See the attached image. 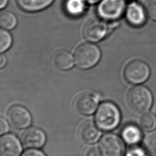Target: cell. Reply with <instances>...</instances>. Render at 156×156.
I'll list each match as a JSON object with an SVG mask.
<instances>
[{
    "mask_svg": "<svg viewBox=\"0 0 156 156\" xmlns=\"http://www.w3.org/2000/svg\"><path fill=\"white\" fill-rule=\"evenodd\" d=\"M6 63V57L4 55H1L0 57V66L2 68Z\"/></svg>",
    "mask_w": 156,
    "mask_h": 156,
    "instance_id": "27",
    "label": "cell"
},
{
    "mask_svg": "<svg viewBox=\"0 0 156 156\" xmlns=\"http://www.w3.org/2000/svg\"><path fill=\"white\" fill-rule=\"evenodd\" d=\"M0 24L2 27L5 29H12L16 24V18L11 12H2L0 15Z\"/></svg>",
    "mask_w": 156,
    "mask_h": 156,
    "instance_id": "19",
    "label": "cell"
},
{
    "mask_svg": "<svg viewBox=\"0 0 156 156\" xmlns=\"http://www.w3.org/2000/svg\"><path fill=\"white\" fill-rule=\"evenodd\" d=\"M9 130V124L6 120L1 118L0 119V133L3 135Z\"/></svg>",
    "mask_w": 156,
    "mask_h": 156,
    "instance_id": "26",
    "label": "cell"
},
{
    "mask_svg": "<svg viewBox=\"0 0 156 156\" xmlns=\"http://www.w3.org/2000/svg\"><path fill=\"white\" fill-rule=\"evenodd\" d=\"M99 149L104 156H123L125 153L122 140L112 133L102 136L99 142Z\"/></svg>",
    "mask_w": 156,
    "mask_h": 156,
    "instance_id": "5",
    "label": "cell"
},
{
    "mask_svg": "<svg viewBox=\"0 0 156 156\" xmlns=\"http://www.w3.org/2000/svg\"><path fill=\"white\" fill-rule=\"evenodd\" d=\"M143 7L146 15L152 20L156 21V0H144Z\"/></svg>",
    "mask_w": 156,
    "mask_h": 156,
    "instance_id": "22",
    "label": "cell"
},
{
    "mask_svg": "<svg viewBox=\"0 0 156 156\" xmlns=\"http://www.w3.org/2000/svg\"><path fill=\"white\" fill-rule=\"evenodd\" d=\"M146 12L141 5L132 2L129 5L126 11V17L128 22L134 26H141L146 21Z\"/></svg>",
    "mask_w": 156,
    "mask_h": 156,
    "instance_id": "12",
    "label": "cell"
},
{
    "mask_svg": "<svg viewBox=\"0 0 156 156\" xmlns=\"http://www.w3.org/2000/svg\"><path fill=\"white\" fill-rule=\"evenodd\" d=\"M107 32V24L101 20L93 18L88 20L83 29L84 38L90 41L97 42L102 40Z\"/></svg>",
    "mask_w": 156,
    "mask_h": 156,
    "instance_id": "8",
    "label": "cell"
},
{
    "mask_svg": "<svg viewBox=\"0 0 156 156\" xmlns=\"http://www.w3.org/2000/svg\"><path fill=\"white\" fill-rule=\"evenodd\" d=\"M21 144L16 136L5 134L0 138V156H20Z\"/></svg>",
    "mask_w": 156,
    "mask_h": 156,
    "instance_id": "10",
    "label": "cell"
},
{
    "mask_svg": "<svg viewBox=\"0 0 156 156\" xmlns=\"http://www.w3.org/2000/svg\"><path fill=\"white\" fill-rule=\"evenodd\" d=\"M0 51L1 52L7 50L12 44V37L10 34L5 30L0 31Z\"/></svg>",
    "mask_w": 156,
    "mask_h": 156,
    "instance_id": "21",
    "label": "cell"
},
{
    "mask_svg": "<svg viewBox=\"0 0 156 156\" xmlns=\"http://www.w3.org/2000/svg\"><path fill=\"white\" fill-rule=\"evenodd\" d=\"M149 155L146 149L139 146H133L128 151L126 156H149Z\"/></svg>",
    "mask_w": 156,
    "mask_h": 156,
    "instance_id": "23",
    "label": "cell"
},
{
    "mask_svg": "<svg viewBox=\"0 0 156 156\" xmlns=\"http://www.w3.org/2000/svg\"><path fill=\"white\" fill-rule=\"evenodd\" d=\"M83 156H102L99 148L95 146H90L87 147L83 152Z\"/></svg>",
    "mask_w": 156,
    "mask_h": 156,
    "instance_id": "24",
    "label": "cell"
},
{
    "mask_svg": "<svg viewBox=\"0 0 156 156\" xmlns=\"http://www.w3.org/2000/svg\"><path fill=\"white\" fill-rule=\"evenodd\" d=\"M140 127L147 132L153 131L156 129V116L151 112H146L140 115L138 119Z\"/></svg>",
    "mask_w": 156,
    "mask_h": 156,
    "instance_id": "18",
    "label": "cell"
},
{
    "mask_svg": "<svg viewBox=\"0 0 156 156\" xmlns=\"http://www.w3.org/2000/svg\"><path fill=\"white\" fill-rule=\"evenodd\" d=\"M101 135V133L99 129L91 122H86L80 127V138L85 143L93 144L96 143Z\"/></svg>",
    "mask_w": 156,
    "mask_h": 156,
    "instance_id": "13",
    "label": "cell"
},
{
    "mask_svg": "<svg viewBox=\"0 0 156 156\" xmlns=\"http://www.w3.org/2000/svg\"><path fill=\"white\" fill-rule=\"evenodd\" d=\"M7 118L9 123L16 129H24L28 127L32 121L31 115L28 110L19 105L10 107L7 113Z\"/></svg>",
    "mask_w": 156,
    "mask_h": 156,
    "instance_id": "7",
    "label": "cell"
},
{
    "mask_svg": "<svg viewBox=\"0 0 156 156\" xmlns=\"http://www.w3.org/2000/svg\"><path fill=\"white\" fill-rule=\"evenodd\" d=\"M21 156H46L43 152L39 150L30 149L25 151Z\"/></svg>",
    "mask_w": 156,
    "mask_h": 156,
    "instance_id": "25",
    "label": "cell"
},
{
    "mask_svg": "<svg viewBox=\"0 0 156 156\" xmlns=\"http://www.w3.org/2000/svg\"><path fill=\"white\" fill-rule=\"evenodd\" d=\"M124 0H102L98 7L99 15L107 20L119 18L125 10Z\"/></svg>",
    "mask_w": 156,
    "mask_h": 156,
    "instance_id": "6",
    "label": "cell"
},
{
    "mask_svg": "<svg viewBox=\"0 0 156 156\" xmlns=\"http://www.w3.org/2000/svg\"><path fill=\"white\" fill-rule=\"evenodd\" d=\"M53 63L60 70H68L74 65L72 55L66 51H58L53 56Z\"/></svg>",
    "mask_w": 156,
    "mask_h": 156,
    "instance_id": "16",
    "label": "cell"
},
{
    "mask_svg": "<svg viewBox=\"0 0 156 156\" xmlns=\"http://www.w3.org/2000/svg\"><path fill=\"white\" fill-rule=\"evenodd\" d=\"M126 101L133 112L141 115L149 112L152 104L153 98L148 88L143 86H136L129 90Z\"/></svg>",
    "mask_w": 156,
    "mask_h": 156,
    "instance_id": "1",
    "label": "cell"
},
{
    "mask_svg": "<svg viewBox=\"0 0 156 156\" xmlns=\"http://www.w3.org/2000/svg\"><path fill=\"white\" fill-rule=\"evenodd\" d=\"M86 1L90 4H94L99 2L100 0H86Z\"/></svg>",
    "mask_w": 156,
    "mask_h": 156,
    "instance_id": "29",
    "label": "cell"
},
{
    "mask_svg": "<svg viewBox=\"0 0 156 156\" xmlns=\"http://www.w3.org/2000/svg\"><path fill=\"white\" fill-rule=\"evenodd\" d=\"M21 140L26 147L40 148L44 145L46 141V135L41 129L30 127L22 133Z\"/></svg>",
    "mask_w": 156,
    "mask_h": 156,
    "instance_id": "11",
    "label": "cell"
},
{
    "mask_svg": "<svg viewBox=\"0 0 156 156\" xmlns=\"http://www.w3.org/2000/svg\"><path fill=\"white\" fill-rule=\"evenodd\" d=\"M150 75L148 65L142 60H135L125 67L124 76L126 80L133 84H139L147 80Z\"/></svg>",
    "mask_w": 156,
    "mask_h": 156,
    "instance_id": "4",
    "label": "cell"
},
{
    "mask_svg": "<svg viewBox=\"0 0 156 156\" xmlns=\"http://www.w3.org/2000/svg\"><path fill=\"white\" fill-rule=\"evenodd\" d=\"M121 114L118 107L113 103L105 102L98 108L94 121L96 126L104 130L110 131L115 129L119 124Z\"/></svg>",
    "mask_w": 156,
    "mask_h": 156,
    "instance_id": "2",
    "label": "cell"
},
{
    "mask_svg": "<svg viewBox=\"0 0 156 156\" xmlns=\"http://www.w3.org/2000/svg\"><path fill=\"white\" fill-rule=\"evenodd\" d=\"M7 1L8 0H0V8L1 9L4 8L6 5Z\"/></svg>",
    "mask_w": 156,
    "mask_h": 156,
    "instance_id": "28",
    "label": "cell"
},
{
    "mask_svg": "<svg viewBox=\"0 0 156 156\" xmlns=\"http://www.w3.org/2000/svg\"><path fill=\"white\" fill-rule=\"evenodd\" d=\"M54 0H16V4L23 10L34 12L46 8Z\"/></svg>",
    "mask_w": 156,
    "mask_h": 156,
    "instance_id": "15",
    "label": "cell"
},
{
    "mask_svg": "<svg viewBox=\"0 0 156 156\" xmlns=\"http://www.w3.org/2000/svg\"><path fill=\"white\" fill-rule=\"evenodd\" d=\"M98 99L96 95L91 93H83L78 95L74 101V107L77 111L84 115L93 113L96 110Z\"/></svg>",
    "mask_w": 156,
    "mask_h": 156,
    "instance_id": "9",
    "label": "cell"
},
{
    "mask_svg": "<svg viewBox=\"0 0 156 156\" xmlns=\"http://www.w3.org/2000/svg\"><path fill=\"white\" fill-rule=\"evenodd\" d=\"M145 149L151 156H156V132L149 134L144 140Z\"/></svg>",
    "mask_w": 156,
    "mask_h": 156,
    "instance_id": "20",
    "label": "cell"
},
{
    "mask_svg": "<svg viewBox=\"0 0 156 156\" xmlns=\"http://www.w3.org/2000/svg\"><path fill=\"white\" fill-rule=\"evenodd\" d=\"M65 9L70 16H80L86 9L85 0H66L65 2Z\"/></svg>",
    "mask_w": 156,
    "mask_h": 156,
    "instance_id": "17",
    "label": "cell"
},
{
    "mask_svg": "<svg viewBox=\"0 0 156 156\" xmlns=\"http://www.w3.org/2000/svg\"><path fill=\"white\" fill-rule=\"evenodd\" d=\"M101 52L94 44L84 43L79 46L74 53L76 64L82 69H88L94 66L99 60Z\"/></svg>",
    "mask_w": 156,
    "mask_h": 156,
    "instance_id": "3",
    "label": "cell"
},
{
    "mask_svg": "<svg viewBox=\"0 0 156 156\" xmlns=\"http://www.w3.org/2000/svg\"><path fill=\"white\" fill-rule=\"evenodd\" d=\"M123 140L128 144L135 145L142 140V132L140 129L133 124L126 126L121 132Z\"/></svg>",
    "mask_w": 156,
    "mask_h": 156,
    "instance_id": "14",
    "label": "cell"
}]
</instances>
